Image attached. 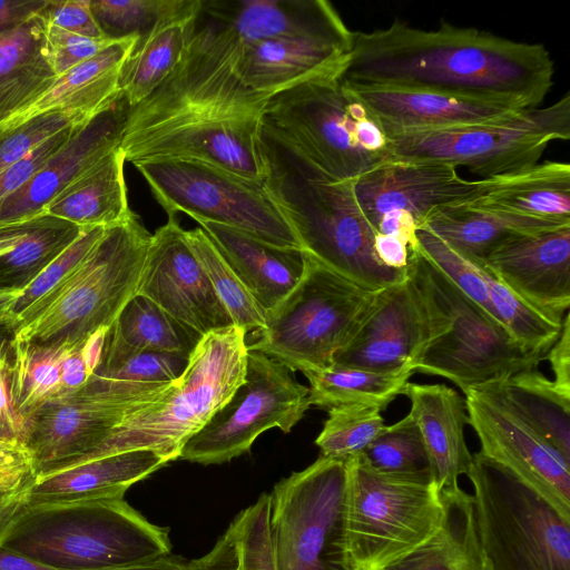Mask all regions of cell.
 <instances>
[{
    "label": "cell",
    "mask_w": 570,
    "mask_h": 570,
    "mask_svg": "<svg viewBox=\"0 0 570 570\" xmlns=\"http://www.w3.org/2000/svg\"><path fill=\"white\" fill-rule=\"evenodd\" d=\"M73 346L11 342L10 396L24 423L43 404L63 395L62 362Z\"/></svg>",
    "instance_id": "cell-37"
},
{
    "label": "cell",
    "mask_w": 570,
    "mask_h": 570,
    "mask_svg": "<svg viewBox=\"0 0 570 570\" xmlns=\"http://www.w3.org/2000/svg\"><path fill=\"white\" fill-rule=\"evenodd\" d=\"M440 527L422 544L380 570H484L472 494L460 487L441 492Z\"/></svg>",
    "instance_id": "cell-31"
},
{
    "label": "cell",
    "mask_w": 570,
    "mask_h": 570,
    "mask_svg": "<svg viewBox=\"0 0 570 570\" xmlns=\"http://www.w3.org/2000/svg\"><path fill=\"white\" fill-rule=\"evenodd\" d=\"M570 460V395L535 370L484 384ZM482 386V385H481Z\"/></svg>",
    "instance_id": "cell-34"
},
{
    "label": "cell",
    "mask_w": 570,
    "mask_h": 570,
    "mask_svg": "<svg viewBox=\"0 0 570 570\" xmlns=\"http://www.w3.org/2000/svg\"><path fill=\"white\" fill-rule=\"evenodd\" d=\"M83 229L55 217L39 216L16 248L0 257V287L24 289Z\"/></svg>",
    "instance_id": "cell-39"
},
{
    "label": "cell",
    "mask_w": 570,
    "mask_h": 570,
    "mask_svg": "<svg viewBox=\"0 0 570 570\" xmlns=\"http://www.w3.org/2000/svg\"><path fill=\"white\" fill-rule=\"evenodd\" d=\"M40 17L49 29L89 38L107 37L92 13L91 0H49Z\"/></svg>",
    "instance_id": "cell-53"
},
{
    "label": "cell",
    "mask_w": 570,
    "mask_h": 570,
    "mask_svg": "<svg viewBox=\"0 0 570 570\" xmlns=\"http://www.w3.org/2000/svg\"><path fill=\"white\" fill-rule=\"evenodd\" d=\"M385 426L381 410L375 406L333 407L315 444L322 456L347 460L362 454Z\"/></svg>",
    "instance_id": "cell-44"
},
{
    "label": "cell",
    "mask_w": 570,
    "mask_h": 570,
    "mask_svg": "<svg viewBox=\"0 0 570 570\" xmlns=\"http://www.w3.org/2000/svg\"><path fill=\"white\" fill-rule=\"evenodd\" d=\"M385 134L392 157L442 161L494 178L538 164L552 141L570 138V96L495 120Z\"/></svg>",
    "instance_id": "cell-11"
},
{
    "label": "cell",
    "mask_w": 570,
    "mask_h": 570,
    "mask_svg": "<svg viewBox=\"0 0 570 570\" xmlns=\"http://www.w3.org/2000/svg\"><path fill=\"white\" fill-rule=\"evenodd\" d=\"M362 455L372 468L381 472L432 474L422 434L410 412L394 424L386 425Z\"/></svg>",
    "instance_id": "cell-45"
},
{
    "label": "cell",
    "mask_w": 570,
    "mask_h": 570,
    "mask_svg": "<svg viewBox=\"0 0 570 570\" xmlns=\"http://www.w3.org/2000/svg\"><path fill=\"white\" fill-rule=\"evenodd\" d=\"M14 326L12 315L0 318V345L13 340Z\"/></svg>",
    "instance_id": "cell-62"
},
{
    "label": "cell",
    "mask_w": 570,
    "mask_h": 570,
    "mask_svg": "<svg viewBox=\"0 0 570 570\" xmlns=\"http://www.w3.org/2000/svg\"><path fill=\"white\" fill-rule=\"evenodd\" d=\"M167 213H184L197 223L213 222L245 232L269 245L299 249L293 228L269 196L264 181L242 177L215 165L183 159L134 165Z\"/></svg>",
    "instance_id": "cell-13"
},
{
    "label": "cell",
    "mask_w": 570,
    "mask_h": 570,
    "mask_svg": "<svg viewBox=\"0 0 570 570\" xmlns=\"http://www.w3.org/2000/svg\"><path fill=\"white\" fill-rule=\"evenodd\" d=\"M107 227H87L81 234L60 253L45 269L24 287L13 311V320L19 317L40 298L51 292L59 283L83 261L89 252L104 236Z\"/></svg>",
    "instance_id": "cell-50"
},
{
    "label": "cell",
    "mask_w": 570,
    "mask_h": 570,
    "mask_svg": "<svg viewBox=\"0 0 570 570\" xmlns=\"http://www.w3.org/2000/svg\"><path fill=\"white\" fill-rule=\"evenodd\" d=\"M111 108L72 106L55 110L33 118L1 136L0 173L49 138L68 128L83 126Z\"/></svg>",
    "instance_id": "cell-46"
},
{
    "label": "cell",
    "mask_w": 570,
    "mask_h": 570,
    "mask_svg": "<svg viewBox=\"0 0 570 570\" xmlns=\"http://www.w3.org/2000/svg\"><path fill=\"white\" fill-rule=\"evenodd\" d=\"M0 441H3V440H0Z\"/></svg>",
    "instance_id": "cell-63"
},
{
    "label": "cell",
    "mask_w": 570,
    "mask_h": 570,
    "mask_svg": "<svg viewBox=\"0 0 570 570\" xmlns=\"http://www.w3.org/2000/svg\"><path fill=\"white\" fill-rule=\"evenodd\" d=\"M263 125L336 180H354L392 157L382 125L342 71L273 96Z\"/></svg>",
    "instance_id": "cell-8"
},
{
    "label": "cell",
    "mask_w": 570,
    "mask_h": 570,
    "mask_svg": "<svg viewBox=\"0 0 570 570\" xmlns=\"http://www.w3.org/2000/svg\"><path fill=\"white\" fill-rule=\"evenodd\" d=\"M374 249L379 261L392 269H404L409 264L410 246L402 239L376 233Z\"/></svg>",
    "instance_id": "cell-58"
},
{
    "label": "cell",
    "mask_w": 570,
    "mask_h": 570,
    "mask_svg": "<svg viewBox=\"0 0 570 570\" xmlns=\"http://www.w3.org/2000/svg\"><path fill=\"white\" fill-rule=\"evenodd\" d=\"M404 395L422 434L433 481L441 492L459 487L472 462L464 429L469 423L465 399L445 384H406Z\"/></svg>",
    "instance_id": "cell-26"
},
{
    "label": "cell",
    "mask_w": 570,
    "mask_h": 570,
    "mask_svg": "<svg viewBox=\"0 0 570 570\" xmlns=\"http://www.w3.org/2000/svg\"><path fill=\"white\" fill-rule=\"evenodd\" d=\"M271 495L263 493L230 524L236 570H275L269 537Z\"/></svg>",
    "instance_id": "cell-48"
},
{
    "label": "cell",
    "mask_w": 570,
    "mask_h": 570,
    "mask_svg": "<svg viewBox=\"0 0 570 570\" xmlns=\"http://www.w3.org/2000/svg\"><path fill=\"white\" fill-rule=\"evenodd\" d=\"M151 234L134 212L107 227L83 261L14 320L13 342L81 345L137 295Z\"/></svg>",
    "instance_id": "cell-6"
},
{
    "label": "cell",
    "mask_w": 570,
    "mask_h": 570,
    "mask_svg": "<svg viewBox=\"0 0 570 570\" xmlns=\"http://www.w3.org/2000/svg\"><path fill=\"white\" fill-rule=\"evenodd\" d=\"M189 357L178 354L131 350L116 340L109 330L99 366L94 374L122 382H177Z\"/></svg>",
    "instance_id": "cell-42"
},
{
    "label": "cell",
    "mask_w": 570,
    "mask_h": 570,
    "mask_svg": "<svg viewBox=\"0 0 570 570\" xmlns=\"http://www.w3.org/2000/svg\"><path fill=\"white\" fill-rule=\"evenodd\" d=\"M199 11L246 45L350 31L325 0H202Z\"/></svg>",
    "instance_id": "cell-25"
},
{
    "label": "cell",
    "mask_w": 570,
    "mask_h": 570,
    "mask_svg": "<svg viewBox=\"0 0 570 570\" xmlns=\"http://www.w3.org/2000/svg\"><path fill=\"white\" fill-rule=\"evenodd\" d=\"M109 570H199L197 561L185 562L170 553L150 561Z\"/></svg>",
    "instance_id": "cell-59"
},
{
    "label": "cell",
    "mask_w": 570,
    "mask_h": 570,
    "mask_svg": "<svg viewBox=\"0 0 570 570\" xmlns=\"http://www.w3.org/2000/svg\"><path fill=\"white\" fill-rule=\"evenodd\" d=\"M46 28V27H45ZM121 38H89L46 28L42 56L59 77L78 65L96 57Z\"/></svg>",
    "instance_id": "cell-51"
},
{
    "label": "cell",
    "mask_w": 570,
    "mask_h": 570,
    "mask_svg": "<svg viewBox=\"0 0 570 570\" xmlns=\"http://www.w3.org/2000/svg\"><path fill=\"white\" fill-rule=\"evenodd\" d=\"M0 570H56L0 547Z\"/></svg>",
    "instance_id": "cell-60"
},
{
    "label": "cell",
    "mask_w": 570,
    "mask_h": 570,
    "mask_svg": "<svg viewBox=\"0 0 570 570\" xmlns=\"http://www.w3.org/2000/svg\"><path fill=\"white\" fill-rule=\"evenodd\" d=\"M49 0H0V33L39 16Z\"/></svg>",
    "instance_id": "cell-56"
},
{
    "label": "cell",
    "mask_w": 570,
    "mask_h": 570,
    "mask_svg": "<svg viewBox=\"0 0 570 570\" xmlns=\"http://www.w3.org/2000/svg\"><path fill=\"white\" fill-rule=\"evenodd\" d=\"M415 236L419 252L468 297L497 320L488 285L479 265L424 228H417Z\"/></svg>",
    "instance_id": "cell-47"
},
{
    "label": "cell",
    "mask_w": 570,
    "mask_h": 570,
    "mask_svg": "<svg viewBox=\"0 0 570 570\" xmlns=\"http://www.w3.org/2000/svg\"><path fill=\"white\" fill-rule=\"evenodd\" d=\"M309 390L276 360L248 351L245 382L208 423L183 446L179 459L204 465L228 462L248 452L263 432L284 433L311 406Z\"/></svg>",
    "instance_id": "cell-16"
},
{
    "label": "cell",
    "mask_w": 570,
    "mask_h": 570,
    "mask_svg": "<svg viewBox=\"0 0 570 570\" xmlns=\"http://www.w3.org/2000/svg\"><path fill=\"white\" fill-rule=\"evenodd\" d=\"M353 31L336 35L284 37L232 47V61L250 90L273 97L320 77L341 72Z\"/></svg>",
    "instance_id": "cell-22"
},
{
    "label": "cell",
    "mask_w": 570,
    "mask_h": 570,
    "mask_svg": "<svg viewBox=\"0 0 570 570\" xmlns=\"http://www.w3.org/2000/svg\"><path fill=\"white\" fill-rule=\"evenodd\" d=\"M406 272L423 313L414 373L442 376L465 394L518 372L535 370L544 360V355L517 343L416 247L410 250Z\"/></svg>",
    "instance_id": "cell-5"
},
{
    "label": "cell",
    "mask_w": 570,
    "mask_h": 570,
    "mask_svg": "<svg viewBox=\"0 0 570 570\" xmlns=\"http://www.w3.org/2000/svg\"><path fill=\"white\" fill-rule=\"evenodd\" d=\"M305 254V253H304ZM376 292L332 272L305 254L304 273L285 299L266 313L248 351L263 353L293 372L332 366L370 309Z\"/></svg>",
    "instance_id": "cell-12"
},
{
    "label": "cell",
    "mask_w": 570,
    "mask_h": 570,
    "mask_svg": "<svg viewBox=\"0 0 570 570\" xmlns=\"http://www.w3.org/2000/svg\"><path fill=\"white\" fill-rule=\"evenodd\" d=\"M137 295L202 336L234 325L176 217L151 234Z\"/></svg>",
    "instance_id": "cell-19"
},
{
    "label": "cell",
    "mask_w": 570,
    "mask_h": 570,
    "mask_svg": "<svg viewBox=\"0 0 570 570\" xmlns=\"http://www.w3.org/2000/svg\"><path fill=\"white\" fill-rule=\"evenodd\" d=\"M478 265L488 285L491 305L499 323L521 346L546 355L558 340L562 325L549 322L513 294L488 269Z\"/></svg>",
    "instance_id": "cell-43"
},
{
    "label": "cell",
    "mask_w": 570,
    "mask_h": 570,
    "mask_svg": "<svg viewBox=\"0 0 570 570\" xmlns=\"http://www.w3.org/2000/svg\"><path fill=\"white\" fill-rule=\"evenodd\" d=\"M567 225L570 224L455 206L434 210L419 228L431 232L464 257L482 261L514 234Z\"/></svg>",
    "instance_id": "cell-32"
},
{
    "label": "cell",
    "mask_w": 570,
    "mask_h": 570,
    "mask_svg": "<svg viewBox=\"0 0 570 570\" xmlns=\"http://www.w3.org/2000/svg\"><path fill=\"white\" fill-rule=\"evenodd\" d=\"M83 126L68 128L57 134L1 171L0 204L17 190H19L37 173H39L58 153H60L70 142L78 130Z\"/></svg>",
    "instance_id": "cell-52"
},
{
    "label": "cell",
    "mask_w": 570,
    "mask_h": 570,
    "mask_svg": "<svg viewBox=\"0 0 570 570\" xmlns=\"http://www.w3.org/2000/svg\"><path fill=\"white\" fill-rule=\"evenodd\" d=\"M345 82L376 117L384 131L449 128L495 120L524 109L495 98Z\"/></svg>",
    "instance_id": "cell-23"
},
{
    "label": "cell",
    "mask_w": 570,
    "mask_h": 570,
    "mask_svg": "<svg viewBox=\"0 0 570 570\" xmlns=\"http://www.w3.org/2000/svg\"><path fill=\"white\" fill-rule=\"evenodd\" d=\"M120 147L111 150L60 191L41 210L81 228L109 227L124 222L132 210L128 204Z\"/></svg>",
    "instance_id": "cell-30"
},
{
    "label": "cell",
    "mask_w": 570,
    "mask_h": 570,
    "mask_svg": "<svg viewBox=\"0 0 570 570\" xmlns=\"http://www.w3.org/2000/svg\"><path fill=\"white\" fill-rule=\"evenodd\" d=\"M186 240L205 271L213 289L230 315L234 325L247 332L265 326L266 313L248 288L200 228L185 230Z\"/></svg>",
    "instance_id": "cell-40"
},
{
    "label": "cell",
    "mask_w": 570,
    "mask_h": 570,
    "mask_svg": "<svg viewBox=\"0 0 570 570\" xmlns=\"http://www.w3.org/2000/svg\"><path fill=\"white\" fill-rule=\"evenodd\" d=\"M198 11L164 21L138 39L119 80L128 108L149 97L179 65Z\"/></svg>",
    "instance_id": "cell-33"
},
{
    "label": "cell",
    "mask_w": 570,
    "mask_h": 570,
    "mask_svg": "<svg viewBox=\"0 0 570 570\" xmlns=\"http://www.w3.org/2000/svg\"><path fill=\"white\" fill-rule=\"evenodd\" d=\"M202 0H91L92 13L107 37L148 33L157 24L199 9Z\"/></svg>",
    "instance_id": "cell-41"
},
{
    "label": "cell",
    "mask_w": 570,
    "mask_h": 570,
    "mask_svg": "<svg viewBox=\"0 0 570 570\" xmlns=\"http://www.w3.org/2000/svg\"><path fill=\"white\" fill-rule=\"evenodd\" d=\"M109 333L131 350L170 353L187 357L203 337L140 295L134 296L128 302L109 328Z\"/></svg>",
    "instance_id": "cell-38"
},
{
    "label": "cell",
    "mask_w": 570,
    "mask_h": 570,
    "mask_svg": "<svg viewBox=\"0 0 570 570\" xmlns=\"http://www.w3.org/2000/svg\"><path fill=\"white\" fill-rule=\"evenodd\" d=\"M443 503L431 473L395 474L362 454L346 460L344 527L351 570H380L440 527Z\"/></svg>",
    "instance_id": "cell-10"
},
{
    "label": "cell",
    "mask_w": 570,
    "mask_h": 570,
    "mask_svg": "<svg viewBox=\"0 0 570 570\" xmlns=\"http://www.w3.org/2000/svg\"><path fill=\"white\" fill-rule=\"evenodd\" d=\"M422 338V306L406 276L376 292L366 315L336 352L332 365L374 372L413 370Z\"/></svg>",
    "instance_id": "cell-21"
},
{
    "label": "cell",
    "mask_w": 570,
    "mask_h": 570,
    "mask_svg": "<svg viewBox=\"0 0 570 570\" xmlns=\"http://www.w3.org/2000/svg\"><path fill=\"white\" fill-rule=\"evenodd\" d=\"M309 382L311 405L331 410L343 405H368L381 411L404 394L411 367L391 372H374L332 365L326 368L305 371Z\"/></svg>",
    "instance_id": "cell-36"
},
{
    "label": "cell",
    "mask_w": 570,
    "mask_h": 570,
    "mask_svg": "<svg viewBox=\"0 0 570 570\" xmlns=\"http://www.w3.org/2000/svg\"><path fill=\"white\" fill-rule=\"evenodd\" d=\"M247 355L246 332L236 325L203 335L167 397L127 419L70 466L140 449L151 450L168 462L179 459L184 444L245 382Z\"/></svg>",
    "instance_id": "cell-7"
},
{
    "label": "cell",
    "mask_w": 570,
    "mask_h": 570,
    "mask_svg": "<svg viewBox=\"0 0 570 570\" xmlns=\"http://www.w3.org/2000/svg\"><path fill=\"white\" fill-rule=\"evenodd\" d=\"M127 105L121 99L115 107L85 125L24 186L0 204V226L28 222L79 175L121 141Z\"/></svg>",
    "instance_id": "cell-24"
},
{
    "label": "cell",
    "mask_w": 570,
    "mask_h": 570,
    "mask_svg": "<svg viewBox=\"0 0 570 570\" xmlns=\"http://www.w3.org/2000/svg\"><path fill=\"white\" fill-rule=\"evenodd\" d=\"M262 145L264 186L306 255L372 292L406 278V268L392 269L379 261L376 230L356 202L353 180L331 178L264 125Z\"/></svg>",
    "instance_id": "cell-3"
},
{
    "label": "cell",
    "mask_w": 570,
    "mask_h": 570,
    "mask_svg": "<svg viewBox=\"0 0 570 570\" xmlns=\"http://www.w3.org/2000/svg\"><path fill=\"white\" fill-rule=\"evenodd\" d=\"M168 461L158 453L131 450L89 460L37 476L26 507L91 500L124 499L126 491Z\"/></svg>",
    "instance_id": "cell-27"
},
{
    "label": "cell",
    "mask_w": 570,
    "mask_h": 570,
    "mask_svg": "<svg viewBox=\"0 0 570 570\" xmlns=\"http://www.w3.org/2000/svg\"><path fill=\"white\" fill-rule=\"evenodd\" d=\"M261 307L276 308L299 282L305 254L269 245L245 232L213 222H198Z\"/></svg>",
    "instance_id": "cell-28"
},
{
    "label": "cell",
    "mask_w": 570,
    "mask_h": 570,
    "mask_svg": "<svg viewBox=\"0 0 570 570\" xmlns=\"http://www.w3.org/2000/svg\"><path fill=\"white\" fill-rule=\"evenodd\" d=\"M570 314L563 320L561 333L544 355L554 375L553 383L563 393L570 395Z\"/></svg>",
    "instance_id": "cell-55"
},
{
    "label": "cell",
    "mask_w": 570,
    "mask_h": 570,
    "mask_svg": "<svg viewBox=\"0 0 570 570\" xmlns=\"http://www.w3.org/2000/svg\"><path fill=\"white\" fill-rule=\"evenodd\" d=\"M169 530L124 499L26 507L0 547L56 570H109L170 553Z\"/></svg>",
    "instance_id": "cell-4"
},
{
    "label": "cell",
    "mask_w": 570,
    "mask_h": 570,
    "mask_svg": "<svg viewBox=\"0 0 570 570\" xmlns=\"http://www.w3.org/2000/svg\"><path fill=\"white\" fill-rule=\"evenodd\" d=\"M485 179H465L453 165L390 157L353 180L356 202L376 230L416 247V229L436 209L465 205Z\"/></svg>",
    "instance_id": "cell-17"
},
{
    "label": "cell",
    "mask_w": 570,
    "mask_h": 570,
    "mask_svg": "<svg viewBox=\"0 0 570 570\" xmlns=\"http://www.w3.org/2000/svg\"><path fill=\"white\" fill-rule=\"evenodd\" d=\"M81 346L82 344L71 347L63 358L61 367L63 395L79 390L94 374L85 358Z\"/></svg>",
    "instance_id": "cell-57"
},
{
    "label": "cell",
    "mask_w": 570,
    "mask_h": 570,
    "mask_svg": "<svg viewBox=\"0 0 570 570\" xmlns=\"http://www.w3.org/2000/svg\"><path fill=\"white\" fill-rule=\"evenodd\" d=\"M269 99L242 82L228 55L188 43L161 86L127 108L119 147L132 165L197 160L264 181L262 130Z\"/></svg>",
    "instance_id": "cell-1"
},
{
    "label": "cell",
    "mask_w": 570,
    "mask_h": 570,
    "mask_svg": "<svg viewBox=\"0 0 570 570\" xmlns=\"http://www.w3.org/2000/svg\"><path fill=\"white\" fill-rule=\"evenodd\" d=\"M554 65L541 43L511 40L443 22L424 30L394 20L353 31L342 78L351 83L431 89L535 108L553 86Z\"/></svg>",
    "instance_id": "cell-2"
},
{
    "label": "cell",
    "mask_w": 570,
    "mask_h": 570,
    "mask_svg": "<svg viewBox=\"0 0 570 570\" xmlns=\"http://www.w3.org/2000/svg\"><path fill=\"white\" fill-rule=\"evenodd\" d=\"M346 460L320 458L271 495L275 570H351L344 527Z\"/></svg>",
    "instance_id": "cell-14"
},
{
    "label": "cell",
    "mask_w": 570,
    "mask_h": 570,
    "mask_svg": "<svg viewBox=\"0 0 570 570\" xmlns=\"http://www.w3.org/2000/svg\"><path fill=\"white\" fill-rule=\"evenodd\" d=\"M22 294L23 289L21 288L0 287V318L12 315V311Z\"/></svg>",
    "instance_id": "cell-61"
},
{
    "label": "cell",
    "mask_w": 570,
    "mask_h": 570,
    "mask_svg": "<svg viewBox=\"0 0 570 570\" xmlns=\"http://www.w3.org/2000/svg\"><path fill=\"white\" fill-rule=\"evenodd\" d=\"M466 476L484 570H570L569 517L481 451Z\"/></svg>",
    "instance_id": "cell-9"
},
{
    "label": "cell",
    "mask_w": 570,
    "mask_h": 570,
    "mask_svg": "<svg viewBox=\"0 0 570 570\" xmlns=\"http://www.w3.org/2000/svg\"><path fill=\"white\" fill-rule=\"evenodd\" d=\"M11 342L0 345V440L23 446L26 423L13 407L9 389Z\"/></svg>",
    "instance_id": "cell-54"
},
{
    "label": "cell",
    "mask_w": 570,
    "mask_h": 570,
    "mask_svg": "<svg viewBox=\"0 0 570 570\" xmlns=\"http://www.w3.org/2000/svg\"><path fill=\"white\" fill-rule=\"evenodd\" d=\"M481 452L501 463L570 518V460L482 385L465 393Z\"/></svg>",
    "instance_id": "cell-18"
},
{
    "label": "cell",
    "mask_w": 570,
    "mask_h": 570,
    "mask_svg": "<svg viewBox=\"0 0 570 570\" xmlns=\"http://www.w3.org/2000/svg\"><path fill=\"white\" fill-rule=\"evenodd\" d=\"M473 262L549 322L562 325L570 307V225L514 234Z\"/></svg>",
    "instance_id": "cell-20"
},
{
    "label": "cell",
    "mask_w": 570,
    "mask_h": 570,
    "mask_svg": "<svg viewBox=\"0 0 570 570\" xmlns=\"http://www.w3.org/2000/svg\"><path fill=\"white\" fill-rule=\"evenodd\" d=\"M460 206L570 224V165L549 160L488 178L484 190Z\"/></svg>",
    "instance_id": "cell-29"
},
{
    "label": "cell",
    "mask_w": 570,
    "mask_h": 570,
    "mask_svg": "<svg viewBox=\"0 0 570 570\" xmlns=\"http://www.w3.org/2000/svg\"><path fill=\"white\" fill-rule=\"evenodd\" d=\"M45 32L39 14L0 33V119L56 80L42 56Z\"/></svg>",
    "instance_id": "cell-35"
},
{
    "label": "cell",
    "mask_w": 570,
    "mask_h": 570,
    "mask_svg": "<svg viewBox=\"0 0 570 570\" xmlns=\"http://www.w3.org/2000/svg\"><path fill=\"white\" fill-rule=\"evenodd\" d=\"M37 479L31 459L21 444L0 441V541L26 508Z\"/></svg>",
    "instance_id": "cell-49"
},
{
    "label": "cell",
    "mask_w": 570,
    "mask_h": 570,
    "mask_svg": "<svg viewBox=\"0 0 570 570\" xmlns=\"http://www.w3.org/2000/svg\"><path fill=\"white\" fill-rule=\"evenodd\" d=\"M176 384L92 374L79 390L43 404L26 421L23 440L37 476L70 466L127 419L167 397Z\"/></svg>",
    "instance_id": "cell-15"
}]
</instances>
